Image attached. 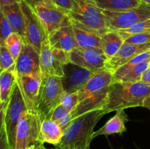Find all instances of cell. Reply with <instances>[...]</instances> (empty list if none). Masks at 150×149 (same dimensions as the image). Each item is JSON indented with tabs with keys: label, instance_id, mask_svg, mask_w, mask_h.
Returning a JSON list of instances; mask_svg holds the SVG:
<instances>
[{
	"label": "cell",
	"instance_id": "cell-1",
	"mask_svg": "<svg viewBox=\"0 0 150 149\" xmlns=\"http://www.w3.org/2000/svg\"><path fill=\"white\" fill-rule=\"evenodd\" d=\"M113 83V73L107 69L95 73L77 92L79 105L71 112L73 120L87 112L103 109L108 99L110 86Z\"/></svg>",
	"mask_w": 150,
	"mask_h": 149
},
{
	"label": "cell",
	"instance_id": "cell-2",
	"mask_svg": "<svg viewBox=\"0 0 150 149\" xmlns=\"http://www.w3.org/2000/svg\"><path fill=\"white\" fill-rule=\"evenodd\" d=\"M105 114V111L100 109L73 119L64 132L61 142L55 147L57 149H91L95 126Z\"/></svg>",
	"mask_w": 150,
	"mask_h": 149
},
{
	"label": "cell",
	"instance_id": "cell-3",
	"mask_svg": "<svg viewBox=\"0 0 150 149\" xmlns=\"http://www.w3.org/2000/svg\"><path fill=\"white\" fill-rule=\"evenodd\" d=\"M150 96V85L142 82L113 83L110 86L108 99L103 110L105 113L143 107L144 102Z\"/></svg>",
	"mask_w": 150,
	"mask_h": 149
},
{
	"label": "cell",
	"instance_id": "cell-4",
	"mask_svg": "<svg viewBox=\"0 0 150 149\" xmlns=\"http://www.w3.org/2000/svg\"><path fill=\"white\" fill-rule=\"evenodd\" d=\"M64 92L61 77L55 75L41 77L37 102V115L41 122L51 119L55 108L61 105Z\"/></svg>",
	"mask_w": 150,
	"mask_h": 149
},
{
	"label": "cell",
	"instance_id": "cell-5",
	"mask_svg": "<svg viewBox=\"0 0 150 149\" xmlns=\"http://www.w3.org/2000/svg\"><path fill=\"white\" fill-rule=\"evenodd\" d=\"M73 9L69 13L70 19L79 22L101 35L108 32L105 15L94 0H72Z\"/></svg>",
	"mask_w": 150,
	"mask_h": 149
},
{
	"label": "cell",
	"instance_id": "cell-6",
	"mask_svg": "<svg viewBox=\"0 0 150 149\" xmlns=\"http://www.w3.org/2000/svg\"><path fill=\"white\" fill-rule=\"evenodd\" d=\"M109 31L125 30L150 19V6L142 2L139 7L124 11L103 10Z\"/></svg>",
	"mask_w": 150,
	"mask_h": 149
},
{
	"label": "cell",
	"instance_id": "cell-7",
	"mask_svg": "<svg viewBox=\"0 0 150 149\" xmlns=\"http://www.w3.org/2000/svg\"><path fill=\"white\" fill-rule=\"evenodd\" d=\"M68 63H70L68 52L51 48L48 37L42 42L40 51L41 77L50 75L63 77L64 66Z\"/></svg>",
	"mask_w": 150,
	"mask_h": 149
},
{
	"label": "cell",
	"instance_id": "cell-8",
	"mask_svg": "<svg viewBox=\"0 0 150 149\" xmlns=\"http://www.w3.org/2000/svg\"><path fill=\"white\" fill-rule=\"evenodd\" d=\"M27 111L23 96L17 82L13 87L10 99L7 102L4 115V129L9 143L14 149L15 139L17 126L22 115Z\"/></svg>",
	"mask_w": 150,
	"mask_h": 149
},
{
	"label": "cell",
	"instance_id": "cell-9",
	"mask_svg": "<svg viewBox=\"0 0 150 149\" xmlns=\"http://www.w3.org/2000/svg\"><path fill=\"white\" fill-rule=\"evenodd\" d=\"M40 124L37 114L25 112L16 129L14 149H30L39 143Z\"/></svg>",
	"mask_w": 150,
	"mask_h": 149
},
{
	"label": "cell",
	"instance_id": "cell-10",
	"mask_svg": "<svg viewBox=\"0 0 150 149\" xmlns=\"http://www.w3.org/2000/svg\"><path fill=\"white\" fill-rule=\"evenodd\" d=\"M21 6L24 16L25 39L40 53L42 43L48 37L45 27L35 10L24 0H21Z\"/></svg>",
	"mask_w": 150,
	"mask_h": 149
},
{
	"label": "cell",
	"instance_id": "cell-11",
	"mask_svg": "<svg viewBox=\"0 0 150 149\" xmlns=\"http://www.w3.org/2000/svg\"><path fill=\"white\" fill-rule=\"evenodd\" d=\"M70 62L94 72L105 69L108 58L101 48H76L69 52Z\"/></svg>",
	"mask_w": 150,
	"mask_h": 149
},
{
	"label": "cell",
	"instance_id": "cell-12",
	"mask_svg": "<svg viewBox=\"0 0 150 149\" xmlns=\"http://www.w3.org/2000/svg\"><path fill=\"white\" fill-rule=\"evenodd\" d=\"M31 7L42 22L48 35L59 28L64 18L68 15L52 1H42Z\"/></svg>",
	"mask_w": 150,
	"mask_h": 149
},
{
	"label": "cell",
	"instance_id": "cell-13",
	"mask_svg": "<svg viewBox=\"0 0 150 149\" xmlns=\"http://www.w3.org/2000/svg\"><path fill=\"white\" fill-rule=\"evenodd\" d=\"M96 72L70 62L64 66V75L61 77L66 93H76L92 78Z\"/></svg>",
	"mask_w": 150,
	"mask_h": 149
},
{
	"label": "cell",
	"instance_id": "cell-14",
	"mask_svg": "<svg viewBox=\"0 0 150 149\" xmlns=\"http://www.w3.org/2000/svg\"><path fill=\"white\" fill-rule=\"evenodd\" d=\"M16 76L30 75L40 73V53L31 44L23 39L20 54L16 61Z\"/></svg>",
	"mask_w": 150,
	"mask_h": 149
},
{
	"label": "cell",
	"instance_id": "cell-15",
	"mask_svg": "<svg viewBox=\"0 0 150 149\" xmlns=\"http://www.w3.org/2000/svg\"><path fill=\"white\" fill-rule=\"evenodd\" d=\"M16 82L20 88L27 111L37 114V102L41 83L40 73L17 76Z\"/></svg>",
	"mask_w": 150,
	"mask_h": 149
},
{
	"label": "cell",
	"instance_id": "cell-16",
	"mask_svg": "<svg viewBox=\"0 0 150 149\" xmlns=\"http://www.w3.org/2000/svg\"><path fill=\"white\" fill-rule=\"evenodd\" d=\"M48 37L50 45L53 48L70 52L78 48L73 23L68 15L64 18L60 27L51 32Z\"/></svg>",
	"mask_w": 150,
	"mask_h": 149
},
{
	"label": "cell",
	"instance_id": "cell-17",
	"mask_svg": "<svg viewBox=\"0 0 150 149\" xmlns=\"http://www.w3.org/2000/svg\"><path fill=\"white\" fill-rule=\"evenodd\" d=\"M149 50H150V42L136 45L124 42L118 52L107 60L105 68L114 74L117 69L125 64L132 58Z\"/></svg>",
	"mask_w": 150,
	"mask_h": 149
},
{
	"label": "cell",
	"instance_id": "cell-18",
	"mask_svg": "<svg viewBox=\"0 0 150 149\" xmlns=\"http://www.w3.org/2000/svg\"><path fill=\"white\" fill-rule=\"evenodd\" d=\"M72 20L78 48H101V34L79 22Z\"/></svg>",
	"mask_w": 150,
	"mask_h": 149
},
{
	"label": "cell",
	"instance_id": "cell-19",
	"mask_svg": "<svg viewBox=\"0 0 150 149\" xmlns=\"http://www.w3.org/2000/svg\"><path fill=\"white\" fill-rule=\"evenodd\" d=\"M128 121V117L125 110L117 111L114 117L108 120L105 125L100 129L94 131L92 137L100 135H111L114 134H122L126 131L125 123Z\"/></svg>",
	"mask_w": 150,
	"mask_h": 149
},
{
	"label": "cell",
	"instance_id": "cell-20",
	"mask_svg": "<svg viewBox=\"0 0 150 149\" xmlns=\"http://www.w3.org/2000/svg\"><path fill=\"white\" fill-rule=\"evenodd\" d=\"M21 2V1H20ZM15 3L10 5L0 6L9 23L15 32L25 38V21L21 3Z\"/></svg>",
	"mask_w": 150,
	"mask_h": 149
},
{
	"label": "cell",
	"instance_id": "cell-21",
	"mask_svg": "<svg viewBox=\"0 0 150 149\" xmlns=\"http://www.w3.org/2000/svg\"><path fill=\"white\" fill-rule=\"evenodd\" d=\"M64 135L59 126L51 119H45L41 122L39 141L41 143H49L56 146L61 142Z\"/></svg>",
	"mask_w": 150,
	"mask_h": 149
},
{
	"label": "cell",
	"instance_id": "cell-22",
	"mask_svg": "<svg viewBox=\"0 0 150 149\" xmlns=\"http://www.w3.org/2000/svg\"><path fill=\"white\" fill-rule=\"evenodd\" d=\"M124 42L122 37L117 31H108L101 35L102 50L108 59L118 52Z\"/></svg>",
	"mask_w": 150,
	"mask_h": 149
},
{
	"label": "cell",
	"instance_id": "cell-23",
	"mask_svg": "<svg viewBox=\"0 0 150 149\" xmlns=\"http://www.w3.org/2000/svg\"><path fill=\"white\" fill-rule=\"evenodd\" d=\"M96 5L102 10L124 11L139 7L140 0H94Z\"/></svg>",
	"mask_w": 150,
	"mask_h": 149
},
{
	"label": "cell",
	"instance_id": "cell-24",
	"mask_svg": "<svg viewBox=\"0 0 150 149\" xmlns=\"http://www.w3.org/2000/svg\"><path fill=\"white\" fill-rule=\"evenodd\" d=\"M16 66L0 72V91L1 102H8L14 85L16 82Z\"/></svg>",
	"mask_w": 150,
	"mask_h": 149
},
{
	"label": "cell",
	"instance_id": "cell-25",
	"mask_svg": "<svg viewBox=\"0 0 150 149\" xmlns=\"http://www.w3.org/2000/svg\"><path fill=\"white\" fill-rule=\"evenodd\" d=\"M150 67V58L130 68L118 82L121 83H136L139 82L143 73ZM116 83V82H115Z\"/></svg>",
	"mask_w": 150,
	"mask_h": 149
},
{
	"label": "cell",
	"instance_id": "cell-26",
	"mask_svg": "<svg viewBox=\"0 0 150 149\" xmlns=\"http://www.w3.org/2000/svg\"><path fill=\"white\" fill-rule=\"evenodd\" d=\"M51 119L57 123L64 132L73 121L71 112H69L62 105H59L55 108Z\"/></svg>",
	"mask_w": 150,
	"mask_h": 149
},
{
	"label": "cell",
	"instance_id": "cell-27",
	"mask_svg": "<svg viewBox=\"0 0 150 149\" xmlns=\"http://www.w3.org/2000/svg\"><path fill=\"white\" fill-rule=\"evenodd\" d=\"M150 58V50L149 51H146L145 52L139 54L138 56H136V57H134L133 58H132L130 61H129L128 62L126 63L125 64H124L123 66L120 67V68L117 69L115 72L113 74V77H114V83L115 82H118L120 80V79L130 70V68H132L133 67L136 66V64H139V63L142 62L144 61H146V60Z\"/></svg>",
	"mask_w": 150,
	"mask_h": 149
},
{
	"label": "cell",
	"instance_id": "cell-28",
	"mask_svg": "<svg viewBox=\"0 0 150 149\" xmlns=\"http://www.w3.org/2000/svg\"><path fill=\"white\" fill-rule=\"evenodd\" d=\"M4 43L13 58L15 61H16L21 51L23 37L17 32H13L7 37Z\"/></svg>",
	"mask_w": 150,
	"mask_h": 149
},
{
	"label": "cell",
	"instance_id": "cell-29",
	"mask_svg": "<svg viewBox=\"0 0 150 149\" xmlns=\"http://www.w3.org/2000/svg\"><path fill=\"white\" fill-rule=\"evenodd\" d=\"M117 32L122 37L124 40L133 35L150 32V19L140 22L125 30H120Z\"/></svg>",
	"mask_w": 150,
	"mask_h": 149
},
{
	"label": "cell",
	"instance_id": "cell-30",
	"mask_svg": "<svg viewBox=\"0 0 150 149\" xmlns=\"http://www.w3.org/2000/svg\"><path fill=\"white\" fill-rule=\"evenodd\" d=\"M16 66V61L9 52L5 43L0 44V72Z\"/></svg>",
	"mask_w": 150,
	"mask_h": 149
},
{
	"label": "cell",
	"instance_id": "cell-31",
	"mask_svg": "<svg viewBox=\"0 0 150 149\" xmlns=\"http://www.w3.org/2000/svg\"><path fill=\"white\" fill-rule=\"evenodd\" d=\"M13 32H15L14 30L0 7V44L4 43L7 37Z\"/></svg>",
	"mask_w": 150,
	"mask_h": 149
},
{
	"label": "cell",
	"instance_id": "cell-32",
	"mask_svg": "<svg viewBox=\"0 0 150 149\" xmlns=\"http://www.w3.org/2000/svg\"><path fill=\"white\" fill-rule=\"evenodd\" d=\"M61 105H62L69 112H73L79 105V96L77 92L71 93L64 92L62 97Z\"/></svg>",
	"mask_w": 150,
	"mask_h": 149
},
{
	"label": "cell",
	"instance_id": "cell-33",
	"mask_svg": "<svg viewBox=\"0 0 150 149\" xmlns=\"http://www.w3.org/2000/svg\"><path fill=\"white\" fill-rule=\"evenodd\" d=\"M125 42H127V43L136 44V45L148 43V42H150V32H146V33L139 34L130 36L125 39Z\"/></svg>",
	"mask_w": 150,
	"mask_h": 149
},
{
	"label": "cell",
	"instance_id": "cell-34",
	"mask_svg": "<svg viewBox=\"0 0 150 149\" xmlns=\"http://www.w3.org/2000/svg\"><path fill=\"white\" fill-rule=\"evenodd\" d=\"M53 1L57 7L65 12L67 15L73 9L72 0H53Z\"/></svg>",
	"mask_w": 150,
	"mask_h": 149
},
{
	"label": "cell",
	"instance_id": "cell-35",
	"mask_svg": "<svg viewBox=\"0 0 150 149\" xmlns=\"http://www.w3.org/2000/svg\"><path fill=\"white\" fill-rule=\"evenodd\" d=\"M8 102H0V133L4 129V115Z\"/></svg>",
	"mask_w": 150,
	"mask_h": 149
},
{
	"label": "cell",
	"instance_id": "cell-36",
	"mask_svg": "<svg viewBox=\"0 0 150 149\" xmlns=\"http://www.w3.org/2000/svg\"><path fill=\"white\" fill-rule=\"evenodd\" d=\"M0 149H13L9 143L5 129L0 133Z\"/></svg>",
	"mask_w": 150,
	"mask_h": 149
},
{
	"label": "cell",
	"instance_id": "cell-37",
	"mask_svg": "<svg viewBox=\"0 0 150 149\" xmlns=\"http://www.w3.org/2000/svg\"><path fill=\"white\" fill-rule=\"evenodd\" d=\"M140 81L150 85V67L143 73Z\"/></svg>",
	"mask_w": 150,
	"mask_h": 149
},
{
	"label": "cell",
	"instance_id": "cell-38",
	"mask_svg": "<svg viewBox=\"0 0 150 149\" xmlns=\"http://www.w3.org/2000/svg\"><path fill=\"white\" fill-rule=\"evenodd\" d=\"M21 0H0V6L10 5L15 3L20 2Z\"/></svg>",
	"mask_w": 150,
	"mask_h": 149
},
{
	"label": "cell",
	"instance_id": "cell-39",
	"mask_svg": "<svg viewBox=\"0 0 150 149\" xmlns=\"http://www.w3.org/2000/svg\"><path fill=\"white\" fill-rule=\"evenodd\" d=\"M24 1H26L30 6H33L34 4L42 2V1H52V2H54L53 0H24Z\"/></svg>",
	"mask_w": 150,
	"mask_h": 149
},
{
	"label": "cell",
	"instance_id": "cell-40",
	"mask_svg": "<svg viewBox=\"0 0 150 149\" xmlns=\"http://www.w3.org/2000/svg\"><path fill=\"white\" fill-rule=\"evenodd\" d=\"M143 107L144 108H148V109L150 110V96L149 97H148L147 99H145L143 104Z\"/></svg>",
	"mask_w": 150,
	"mask_h": 149
},
{
	"label": "cell",
	"instance_id": "cell-41",
	"mask_svg": "<svg viewBox=\"0 0 150 149\" xmlns=\"http://www.w3.org/2000/svg\"><path fill=\"white\" fill-rule=\"evenodd\" d=\"M32 149H45V147H44L42 143H39L37 145H35V146H33V147L32 148Z\"/></svg>",
	"mask_w": 150,
	"mask_h": 149
},
{
	"label": "cell",
	"instance_id": "cell-42",
	"mask_svg": "<svg viewBox=\"0 0 150 149\" xmlns=\"http://www.w3.org/2000/svg\"><path fill=\"white\" fill-rule=\"evenodd\" d=\"M143 3H145V4H148V5L150 6V0H140Z\"/></svg>",
	"mask_w": 150,
	"mask_h": 149
},
{
	"label": "cell",
	"instance_id": "cell-43",
	"mask_svg": "<svg viewBox=\"0 0 150 149\" xmlns=\"http://www.w3.org/2000/svg\"><path fill=\"white\" fill-rule=\"evenodd\" d=\"M0 102H1V91H0Z\"/></svg>",
	"mask_w": 150,
	"mask_h": 149
},
{
	"label": "cell",
	"instance_id": "cell-44",
	"mask_svg": "<svg viewBox=\"0 0 150 149\" xmlns=\"http://www.w3.org/2000/svg\"><path fill=\"white\" fill-rule=\"evenodd\" d=\"M30 149H32V148H30Z\"/></svg>",
	"mask_w": 150,
	"mask_h": 149
},
{
	"label": "cell",
	"instance_id": "cell-45",
	"mask_svg": "<svg viewBox=\"0 0 150 149\" xmlns=\"http://www.w3.org/2000/svg\"><path fill=\"white\" fill-rule=\"evenodd\" d=\"M45 149H46V148H45ZM56 149H57V148H56Z\"/></svg>",
	"mask_w": 150,
	"mask_h": 149
}]
</instances>
